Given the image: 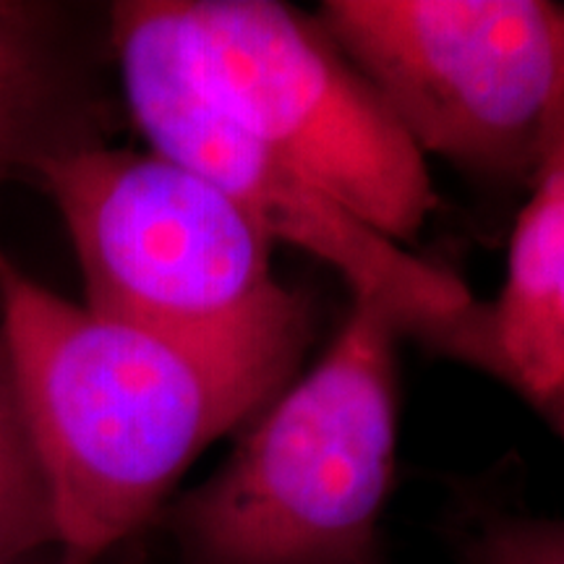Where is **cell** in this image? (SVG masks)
<instances>
[{
    "label": "cell",
    "instance_id": "12",
    "mask_svg": "<svg viewBox=\"0 0 564 564\" xmlns=\"http://www.w3.org/2000/svg\"><path fill=\"white\" fill-rule=\"evenodd\" d=\"M6 564H58V552H55V549H40V552L17 556V560Z\"/></svg>",
    "mask_w": 564,
    "mask_h": 564
},
{
    "label": "cell",
    "instance_id": "3",
    "mask_svg": "<svg viewBox=\"0 0 564 564\" xmlns=\"http://www.w3.org/2000/svg\"><path fill=\"white\" fill-rule=\"evenodd\" d=\"M108 40L123 102L150 152L223 188L272 243L333 267L352 301L377 306L403 337L505 384L491 303L371 228L232 121L196 76L175 0L110 3Z\"/></svg>",
    "mask_w": 564,
    "mask_h": 564
},
{
    "label": "cell",
    "instance_id": "2",
    "mask_svg": "<svg viewBox=\"0 0 564 564\" xmlns=\"http://www.w3.org/2000/svg\"><path fill=\"white\" fill-rule=\"evenodd\" d=\"M398 327L352 301L312 369L158 514L175 564H379L398 453Z\"/></svg>",
    "mask_w": 564,
    "mask_h": 564
},
{
    "label": "cell",
    "instance_id": "7",
    "mask_svg": "<svg viewBox=\"0 0 564 564\" xmlns=\"http://www.w3.org/2000/svg\"><path fill=\"white\" fill-rule=\"evenodd\" d=\"M116 110L95 42L63 3L0 0V192L108 147Z\"/></svg>",
    "mask_w": 564,
    "mask_h": 564
},
{
    "label": "cell",
    "instance_id": "6",
    "mask_svg": "<svg viewBox=\"0 0 564 564\" xmlns=\"http://www.w3.org/2000/svg\"><path fill=\"white\" fill-rule=\"evenodd\" d=\"M204 89L398 243L434 215L426 158L316 19L274 0H175Z\"/></svg>",
    "mask_w": 564,
    "mask_h": 564
},
{
    "label": "cell",
    "instance_id": "1",
    "mask_svg": "<svg viewBox=\"0 0 564 564\" xmlns=\"http://www.w3.org/2000/svg\"><path fill=\"white\" fill-rule=\"evenodd\" d=\"M0 335L58 564H100L150 533L196 457L291 384L306 348H204L108 319L61 299L3 246Z\"/></svg>",
    "mask_w": 564,
    "mask_h": 564
},
{
    "label": "cell",
    "instance_id": "5",
    "mask_svg": "<svg viewBox=\"0 0 564 564\" xmlns=\"http://www.w3.org/2000/svg\"><path fill=\"white\" fill-rule=\"evenodd\" d=\"M316 21L423 158L531 183L564 110V6L327 0Z\"/></svg>",
    "mask_w": 564,
    "mask_h": 564
},
{
    "label": "cell",
    "instance_id": "8",
    "mask_svg": "<svg viewBox=\"0 0 564 564\" xmlns=\"http://www.w3.org/2000/svg\"><path fill=\"white\" fill-rule=\"evenodd\" d=\"M491 324L505 384L564 442V110L514 223Z\"/></svg>",
    "mask_w": 564,
    "mask_h": 564
},
{
    "label": "cell",
    "instance_id": "9",
    "mask_svg": "<svg viewBox=\"0 0 564 564\" xmlns=\"http://www.w3.org/2000/svg\"><path fill=\"white\" fill-rule=\"evenodd\" d=\"M55 549L45 478L26 434L9 348L0 335V560Z\"/></svg>",
    "mask_w": 564,
    "mask_h": 564
},
{
    "label": "cell",
    "instance_id": "11",
    "mask_svg": "<svg viewBox=\"0 0 564 564\" xmlns=\"http://www.w3.org/2000/svg\"><path fill=\"white\" fill-rule=\"evenodd\" d=\"M121 560L118 564H150V552H147V533L139 535V539H133L126 544L123 549H118L116 552Z\"/></svg>",
    "mask_w": 564,
    "mask_h": 564
},
{
    "label": "cell",
    "instance_id": "10",
    "mask_svg": "<svg viewBox=\"0 0 564 564\" xmlns=\"http://www.w3.org/2000/svg\"><path fill=\"white\" fill-rule=\"evenodd\" d=\"M465 564H564V518L481 514L463 541Z\"/></svg>",
    "mask_w": 564,
    "mask_h": 564
},
{
    "label": "cell",
    "instance_id": "4",
    "mask_svg": "<svg viewBox=\"0 0 564 564\" xmlns=\"http://www.w3.org/2000/svg\"><path fill=\"white\" fill-rule=\"evenodd\" d=\"M34 183L61 212L89 312L204 348L308 340L272 241L215 183L112 144L55 160Z\"/></svg>",
    "mask_w": 564,
    "mask_h": 564
},
{
    "label": "cell",
    "instance_id": "13",
    "mask_svg": "<svg viewBox=\"0 0 564 564\" xmlns=\"http://www.w3.org/2000/svg\"><path fill=\"white\" fill-rule=\"evenodd\" d=\"M32 554V552H30ZM21 556H24V554H21ZM13 560H17V556H13ZM6 562H11V560H0V564H6Z\"/></svg>",
    "mask_w": 564,
    "mask_h": 564
}]
</instances>
